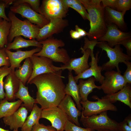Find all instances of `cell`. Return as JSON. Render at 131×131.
Instances as JSON below:
<instances>
[{
  "mask_svg": "<svg viewBox=\"0 0 131 131\" xmlns=\"http://www.w3.org/2000/svg\"><path fill=\"white\" fill-rule=\"evenodd\" d=\"M62 70L55 73L39 75L28 84H34L37 89L35 104H38L42 110L58 106L66 95V86L62 78Z\"/></svg>",
  "mask_w": 131,
  "mask_h": 131,
  "instance_id": "cell-1",
  "label": "cell"
},
{
  "mask_svg": "<svg viewBox=\"0 0 131 131\" xmlns=\"http://www.w3.org/2000/svg\"><path fill=\"white\" fill-rule=\"evenodd\" d=\"M87 11L90 29L88 36L90 41L97 40L106 33L104 8L101 5V0H80Z\"/></svg>",
  "mask_w": 131,
  "mask_h": 131,
  "instance_id": "cell-2",
  "label": "cell"
},
{
  "mask_svg": "<svg viewBox=\"0 0 131 131\" xmlns=\"http://www.w3.org/2000/svg\"><path fill=\"white\" fill-rule=\"evenodd\" d=\"M42 44L41 49L39 52L34 55L43 56L48 58L53 61L66 64L70 58L67 50L62 47L65 43L60 39L50 37L39 41Z\"/></svg>",
  "mask_w": 131,
  "mask_h": 131,
  "instance_id": "cell-3",
  "label": "cell"
},
{
  "mask_svg": "<svg viewBox=\"0 0 131 131\" xmlns=\"http://www.w3.org/2000/svg\"><path fill=\"white\" fill-rule=\"evenodd\" d=\"M8 15L11 23L8 37V43L12 42L14 38L18 36H22L30 40L36 39L40 28L38 26L33 24L27 19L23 21L20 19L10 11Z\"/></svg>",
  "mask_w": 131,
  "mask_h": 131,
  "instance_id": "cell-4",
  "label": "cell"
},
{
  "mask_svg": "<svg viewBox=\"0 0 131 131\" xmlns=\"http://www.w3.org/2000/svg\"><path fill=\"white\" fill-rule=\"evenodd\" d=\"M98 47L105 51L109 58V60L102 65V71H110L116 68L117 71L121 73L119 64L123 63L125 64L131 60V56L123 52V49L120 45L117 44L114 48L110 47L106 42H99L96 45Z\"/></svg>",
  "mask_w": 131,
  "mask_h": 131,
  "instance_id": "cell-5",
  "label": "cell"
},
{
  "mask_svg": "<svg viewBox=\"0 0 131 131\" xmlns=\"http://www.w3.org/2000/svg\"><path fill=\"white\" fill-rule=\"evenodd\" d=\"M80 121L85 128L96 130L110 129L118 130L119 123L110 118L107 111L98 115L84 116L82 112Z\"/></svg>",
  "mask_w": 131,
  "mask_h": 131,
  "instance_id": "cell-6",
  "label": "cell"
},
{
  "mask_svg": "<svg viewBox=\"0 0 131 131\" xmlns=\"http://www.w3.org/2000/svg\"><path fill=\"white\" fill-rule=\"evenodd\" d=\"M68 8L63 0H44L40 7L39 13L50 21L53 19L66 17Z\"/></svg>",
  "mask_w": 131,
  "mask_h": 131,
  "instance_id": "cell-7",
  "label": "cell"
},
{
  "mask_svg": "<svg viewBox=\"0 0 131 131\" xmlns=\"http://www.w3.org/2000/svg\"><path fill=\"white\" fill-rule=\"evenodd\" d=\"M92 98L97 101H92L88 99L85 102L80 101L82 107V112L84 116L97 115L108 110L117 111L116 106L108 100L100 98L96 95L93 96Z\"/></svg>",
  "mask_w": 131,
  "mask_h": 131,
  "instance_id": "cell-8",
  "label": "cell"
},
{
  "mask_svg": "<svg viewBox=\"0 0 131 131\" xmlns=\"http://www.w3.org/2000/svg\"><path fill=\"white\" fill-rule=\"evenodd\" d=\"M104 75V79L100 86L101 89L105 94L115 93L122 89L127 83L121 73L117 71H106Z\"/></svg>",
  "mask_w": 131,
  "mask_h": 131,
  "instance_id": "cell-9",
  "label": "cell"
},
{
  "mask_svg": "<svg viewBox=\"0 0 131 131\" xmlns=\"http://www.w3.org/2000/svg\"><path fill=\"white\" fill-rule=\"evenodd\" d=\"M10 9L14 13L19 14L22 17L26 18L31 23L36 24L40 28L49 22L43 15L34 11L26 3L11 6Z\"/></svg>",
  "mask_w": 131,
  "mask_h": 131,
  "instance_id": "cell-10",
  "label": "cell"
},
{
  "mask_svg": "<svg viewBox=\"0 0 131 131\" xmlns=\"http://www.w3.org/2000/svg\"><path fill=\"white\" fill-rule=\"evenodd\" d=\"M29 58L33 64V71L31 77L27 82L28 84L32 79L39 75L55 73L61 70L60 67L54 66L52 60L47 57L33 55Z\"/></svg>",
  "mask_w": 131,
  "mask_h": 131,
  "instance_id": "cell-11",
  "label": "cell"
},
{
  "mask_svg": "<svg viewBox=\"0 0 131 131\" xmlns=\"http://www.w3.org/2000/svg\"><path fill=\"white\" fill-rule=\"evenodd\" d=\"M41 118L47 119L57 131L64 130L65 126L69 119L64 112L58 106L42 110Z\"/></svg>",
  "mask_w": 131,
  "mask_h": 131,
  "instance_id": "cell-12",
  "label": "cell"
},
{
  "mask_svg": "<svg viewBox=\"0 0 131 131\" xmlns=\"http://www.w3.org/2000/svg\"><path fill=\"white\" fill-rule=\"evenodd\" d=\"M68 25L66 19L56 18L51 19L48 24L40 28L36 40L40 41L50 37L55 34L62 32Z\"/></svg>",
  "mask_w": 131,
  "mask_h": 131,
  "instance_id": "cell-13",
  "label": "cell"
},
{
  "mask_svg": "<svg viewBox=\"0 0 131 131\" xmlns=\"http://www.w3.org/2000/svg\"><path fill=\"white\" fill-rule=\"evenodd\" d=\"M106 25V32L97 40L98 42H106L109 46L113 48L121 41L131 38V33L122 31L115 25L109 24Z\"/></svg>",
  "mask_w": 131,
  "mask_h": 131,
  "instance_id": "cell-14",
  "label": "cell"
},
{
  "mask_svg": "<svg viewBox=\"0 0 131 131\" xmlns=\"http://www.w3.org/2000/svg\"><path fill=\"white\" fill-rule=\"evenodd\" d=\"M82 52L83 55L82 57L70 59L66 64L61 66V70L67 69L69 71L71 72L73 70L75 74L77 75L88 69L90 66L88 60L90 54L91 50L87 48Z\"/></svg>",
  "mask_w": 131,
  "mask_h": 131,
  "instance_id": "cell-15",
  "label": "cell"
},
{
  "mask_svg": "<svg viewBox=\"0 0 131 131\" xmlns=\"http://www.w3.org/2000/svg\"><path fill=\"white\" fill-rule=\"evenodd\" d=\"M90 56L91 57V62L90 64V67L82 73L74 77V79L77 83L79 79L88 78L92 76L94 77L96 81L101 84L104 78V77L101 74L102 71L101 66H98V52L96 53L95 57L93 53V50H91Z\"/></svg>",
  "mask_w": 131,
  "mask_h": 131,
  "instance_id": "cell-16",
  "label": "cell"
},
{
  "mask_svg": "<svg viewBox=\"0 0 131 131\" xmlns=\"http://www.w3.org/2000/svg\"><path fill=\"white\" fill-rule=\"evenodd\" d=\"M62 109L69 117V121L80 126L78 117L81 116L82 112L76 107L70 95L66 94L58 106Z\"/></svg>",
  "mask_w": 131,
  "mask_h": 131,
  "instance_id": "cell-17",
  "label": "cell"
},
{
  "mask_svg": "<svg viewBox=\"0 0 131 131\" xmlns=\"http://www.w3.org/2000/svg\"><path fill=\"white\" fill-rule=\"evenodd\" d=\"M28 110L24 106H22L11 115L3 118V123L8 125L11 130H18L21 128L27 117Z\"/></svg>",
  "mask_w": 131,
  "mask_h": 131,
  "instance_id": "cell-18",
  "label": "cell"
},
{
  "mask_svg": "<svg viewBox=\"0 0 131 131\" xmlns=\"http://www.w3.org/2000/svg\"><path fill=\"white\" fill-rule=\"evenodd\" d=\"M4 49L10 62V67L13 70H15L16 68H19L20 67L21 63L23 60L31 57L34 54L39 52L41 49V48L37 47L30 50H17L16 52H13L6 49L5 48Z\"/></svg>",
  "mask_w": 131,
  "mask_h": 131,
  "instance_id": "cell-19",
  "label": "cell"
},
{
  "mask_svg": "<svg viewBox=\"0 0 131 131\" xmlns=\"http://www.w3.org/2000/svg\"><path fill=\"white\" fill-rule=\"evenodd\" d=\"M15 70H11L4 81V88L5 90V98L8 101H14L16 99V94L19 87L20 80L14 74Z\"/></svg>",
  "mask_w": 131,
  "mask_h": 131,
  "instance_id": "cell-20",
  "label": "cell"
},
{
  "mask_svg": "<svg viewBox=\"0 0 131 131\" xmlns=\"http://www.w3.org/2000/svg\"><path fill=\"white\" fill-rule=\"evenodd\" d=\"M125 13L119 12L108 7L104 8L105 19L106 25L113 24L122 30H125L127 26L124 20V16Z\"/></svg>",
  "mask_w": 131,
  "mask_h": 131,
  "instance_id": "cell-21",
  "label": "cell"
},
{
  "mask_svg": "<svg viewBox=\"0 0 131 131\" xmlns=\"http://www.w3.org/2000/svg\"><path fill=\"white\" fill-rule=\"evenodd\" d=\"M131 84L127 83L123 88L114 93L107 94L101 97L113 103L117 101H120L131 108Z\"/></svg>",
  "mask_w": 131,
  "mask_h": 131,
  "instance_id": "cell-22",
  "label": "cell"
},
{
  "mask_svg": "<svg viewBox=\"0 0 131 131\" xmlns=\"http://www.w3.org/2000/svg\"><path fill=\"white\" fill-rule=\"evenodd\" d=\"M85 80H79L78 84L79 91L81 100L85 102L88 100V95L95 88L101 89V86H97L95 83V79L93 76L90 77Z\"/></svg>",
  "mask_w": 131,
  "mask_h": 131,
  "instance_id": "cell-23",
  "label": "cell"
},
{
  "mask_svg": "<svg viewBox=\"0 0 131 131\" xmlns=\"http://www.w3.org/2000/svg\"><path fill=\"white\" fill-rule=\"evenodd\" d=\"M68 83L65 89L66 94L72 97L76 103L77 108L80 111L82 110V107L80 103L81 100L78 85L75 81L71 71H69L68 73Z\"/></svg>",
  "mask_w": 131,
  "mask_h": 131,
  "instance_id": "cell-24",
  "label": "cell"
},
{
  "mask_svg": "<svg viewBox=\"0 0 131 131\" xmlns=\"http://www.w3.org/2000/svg\"><path fill=\"white\" fill-rule=\"evenodd\" d=\"M19 83V90L16 94V98H18L24 103L22 106L31 111L35 104V99L29 94L28 87L25 86L20 80Z\"/></svg>",
  "mask_w": 131,
  "mask_h": 131,
  "instance_id": "cell-25",
  "label": "cell"
},
{
  "mask_svg": "<svg viewBox=\"0 0 131 131\" xmlns=\"http://www.w3.org/2000/svg\"><path fill=\"white\" fill-rule=\"evenodd\" d=\"M31 46H36L42 48V45L35 39L27 40L23 38L21 36L16 37L14 41L8 43L5 48L8 50L17 49L20 48H27Z\"/></svg>",
  "mask_w": 131,
  "mask_h": 131,
  "instance_id": "cell-26",
  "label": "cell"
},
{
  "mask_svg": "<svg viewBox=\"0 0 131 131\" xmlns=\"http://www.w3.org/2000/svg\"><path fill=\"white\" fill-rule=\"evenodd\" d=\"M33 71L32 63L29 57L25 60L22 65L14 71V74L22 83L25 85L31 77Z\"/></svg>",
  "mask_w": 131,
  "mask_h": 131,
  "instance_id": "cell-27",
  "label": "cell"
},
{
  "mask_svg": "<svg viewBox=\"0 0 131 131\" xmlns=\"http://www.w3.org/2000/svg\"><path fill=\"white\" fill-rule=\"evenodd\" d=\"M23 103L20 99L9 102L5 98L0 101V119L10 116L19 108Z\"/></svg>",
  "mask_w": 131,
  "mask_h": 131,
  "instance_id": "cell-28",
  "label": "cell"
},
{
  "mask_svg": "<svg viewBox=\"0 0 131 131\" xmlns=\"http://www.w3.org/2000/svg\"><path fill=\"white\" fill-rule=\"evenodd\" d=\"M42 110L41 108L34 104L30 115L21 128V131H31L33 126L39 122V119L41 118Z\"/></svg>",
  "mask_w": 131,
  "mask_h": 131,
  "instance_id": "cell-29",
  "label": "cell"
},
{
  "mask_svg": "<svg viewBox=\"0 0 131 131\" xmlns=\"http://www.w3.org/2000/svg\"><path fill=\"white\" fill-rule=\"evenodd\" d=\"M11 25L10 21L4 19L0 22V46L2 48H4L8 43V37Z\"/></svg>",
  "mask_w": 131,
  "mask_h": 131,
  "instance_id": "cell-30",
  "label": "cell"
},
{
  "mask_svg": "<svg viewBox=\"0 0 131 131\" xmlns=\"http://www.w3.org/2000/svg\"><path fill=\"white\" fill-rule=\"evenodd\" d=\"M10 67L5 66L0 68V101L5 97V93L4 88L3 79L11 72Z\"/></svg>",
  "mask_w": 131,
  "mask_h": 131,
  "instance_id": "cell-31",
  "label": "cell"
},
{
  "mask_svg": "<svg viewBox=\"0 0 131 131\" xmlns=\"http://www.w3.org/2000/svg\"><path fill=\"white\" fill-rule=\"evenodd\" d=\"M40 2L39 0H15L13 4V6H15L24 3H27L34 11L39 13Z\"/></svg>",
  "mask_w": 131,
  "mask_h": 131,
  "instance_id": "cell-32",
  "label": "cell"
},
{
  "mask_svg": "<svg viewBox=\"0 0 131 131\" xmlns=\"http://www.w3.org/2000/svg\"><path fill=\"white\" fill-rule=\"evenodd\" d=\"M69 8H71L77 11L84 20H89L88 13L85 7L80 1L68 6Z\"/></svg>",
  "mask_w": 131,
  "mask_h": 131,
  "instance_id": "cell-33",
  "label": "cell"
},
{
  "mask_svg": "<svg viewBox=\"0 0 131 131\" xmlns=\"http://www.w3.org/2000/svg\"><path fill=\"white\" fill-rule=\"evenodd\" d=\"M131 8V0H117L115 10L126 12Z\"/></svg>",
  "mask_w": 131,
  "mask_h": 131,
  "instance_id": "cell-34",
  "label": "cell"
},
{
  "mask_svg": "<svg viewBox=\"0 0 131 131\" xmlns=\"http://www.w3.org/2000/svg\"><path fill=\"white\" fill-rule=\"evenodd\" d=\"M64 130L65 131H94L95 130L89 128L81 127L68 120L65 126Z\"/></svg>",
  "mask_w": 131,
  "mask_h": 131,
  "instance_id": "cell-35",
  "label": "cell"
},
{
  "mask_svg": "<svg viewBox=\"0 0 131 131\" xmlns=\"http://www.w3.org/2000/svg\"><path fill=\"white\" fill-rule=\"evenodd\" d=\"M14 0H0V16L8 21L10 20L5 13V8L8 7L9 6L13 4Z\"/></svg>",
  "mask_w": 131,
  "mask_h": 131,
  "instance_id": "cell-36",
  "label": "cell"
},
{
  "mask_svg": "<svg viewBox=\"0 0 131 131\" xmlns=\"http://www.w3.org/2000/svg\"><path fill=\"white\" fill-rule=\"evenodd\" d=\"M56 129L51 125L45 126L38 123L33 127L31 131H56Z\"/></svg>",
  "mask_w": 131,
  "mask_h": 131,
  "instance_id": "cell-37",
  "label": "cell"
},
{
  "mask_svg": "<svg viewBox=\"0 0 131 131\" xmlns=\"http://www.w3.org/2000/svg\"><path fill=\"white\" fill-rule=\"evenodd\" d=\"M5 66L10 67V64L4 48L0 49V68Z\"/></svg>",
  "mask_w": 131,
  "mask_h": 131,
  "instance_id": "cell-38",
  "label": "cell"
},
{
  "mask_svg": "<svg viewBox=\"0 0 131 131\" xmlns=\"http://www.w3.org/2000/svg\"><path fill=\"white\" fill-rule=\"evenodd\" d=\"M127 66V69L123 75L127 83L131 84V62L127 61L125 64Z\"/></svg>",
  "mask_w": 131,
  "mask_h": 131,
  "instance_id": "cell-39",
  "label": "cell"
},
{
  "mask_svg": "<svg viewBox=\"0 0 131 131\" xmlns=\"http://www.w3.org/2000/svg\"><path fill=\"white\" fill-rule=\"evenodd\" d=\"M123 45L126 48L127 55L131 56V38H130L123 40L118 44Z\"/></svg>",
  "mask_w": 131,
  "mask_h": 131,
  "instance_id": "cell-40",
  "label": "cell"
},
{
  "mask_svg": "<svg viewBox=\"0 0 131 131\" xmlns=\"http://www.w3.org/2000/svg\"><path fill=\"white\" fill-rule=\"evenodd\" d=\"M117 0H101L102 6L104 8L108 7L115 10Z\"/></svg>",
  "mask_w": 131,
  "mask_h": 131,
  "instance_id": "cell-41",
  "label": "cell"
},
{
  "mask_svg": "<svg viewBox=\"0 0 131 131\" xmlns=\"http://www.w3.org/2000/svg\"><path fill=\"white\" fill-rule=\"evenodd\" d=\"M119 130L120 131H131V128L124 120L119 123Z\"/></svg>",
  "mask_w": 131,
  "mask_h": 131,
  "instance_id": "cell-42",
  "label": "cell"
},
{
  "mask_svg": "<svg viewBox=\"0 0 131 131\" xmlns=\"http://www.w3.org/2000/svg\"><path fill=\"white\" fill-rule=\"evenodd\" d=\"M75 30L76 31L79 33L81 37L87 36L88 35V33L86 32L83 29L80 28L78 26L76 25L75 26Z\"/></svg>",
  "mask_w": 131,
  "mask_h": 131,
  "instance_id": "cell-43",
  "label": "cell"
},
{
  "mask_svg": "<svg viewBox=\"0 0 131 131\" xmlns=\"http://www.w3.org/2000/svg\"><path fill=\"white\" fill-rule=\"evenodd\" d=\"M71 37L75 39H80L81 37L79 33L76 30H71L70 32Z\"/></svg>",
  "mask_w": 131,
  "mask_h": 131,
  "instance_id": "cell-44",
  "label": "cell"
},
{
  "mask_svg": "<svg viewBox=\"0 0 131 131\" xmlns=\"http://www.w3.org/2000/svg\"><path fill=\"white\" fill-rule=\"evenodd\" d=\"M63 1L65 4L68 7L69 6L80 1V0H63Z\"/></svg>",
  "mask_w": 131,
  "mask_h": 131,
  "instance_id": "cell-45",
  "label": "cell"
},
{
  "mask_svg": "<svg viewBox=\"0 0 131 131\" xmlns=\"http://www.w3.org/2000/svg\"><path fill=\"white\" fill-rule=\"evenodd\" d=\"M127 123L128 125L131 128V115L130 114L128 116L126 117L124 120Z\"/></svg>",
  "mask_w": 131,
  "mask_h": 131,
  "instance_id": "cell-46",
  "label": "cell"
},
{
  "mask_svg": "<svg viewBox=\"0 0 131 131\" xmlns=\"http://www.w3.org/2000/svg\"><path fill=\"white\" fill-rule=\"evenodd\" d=\"M98 131H120L118 130H114L110 129L103 130Z\"/></svg>",
  "mask_w": 131,
  "mask_h": 131,
  "instance_id": "cell-47",
  "label": "cell"
},
{
  "mask_svg": "<svg viewBox=\"0 0 131 131\" xmlns=\"http://www.w3.org/2000/svg\"><path fill=\"white\" fill-rule=\"evenodd\" d=\"M0 131H10L8 130H6L0 127ZM13 131H19L18 130H13Z\"/></svg>",
  "mask_w": 131,
  "mask_h": 131,
  "instance_id": "cell-48",
  "label": "cell"
},
{
  "mask_svg": "<svg viewBox=\"0 0 131 131\" xmlns=\"http://www.w3.org/2000/svg\"><path fill=\"white\" fill-rule=\"evenodd\" d=\"M2 18L0 16V22H1L3 20Z\"/></svg>",
  "mask_w": 131,
  "mask_h": 131,
  "instance_id": "cell-49",
  "label": "cell"
},
{
  "mask_svg": "<svg viewBox=\"0 0 131 131\" xmlns=\"http://www.w3.org/2000/svg\"><path fill=\"white\" fill-rule=\"evenodd\" d=\"M61 131H65V130H63Z\"/></svg>",
  "mask_w": 131,
  "mask_h": 131,
  "instance_id": "cell-50",
  "label": "cell"
},
{
  "mask_svg": "<svg viewBox=\"0 0 131 131\" xmlns=\"http://www.w3.org/2000/svg\"><path fill=\"white\" fill-rule=\"evenodd\" d=\"M1 48L0 46V49H1Z\"/></svg>",
  "mask_w": 131,
  "mask_h": 131,
  "instance_id": "cell-51",
  "label": "cell"
}]
</instances>
